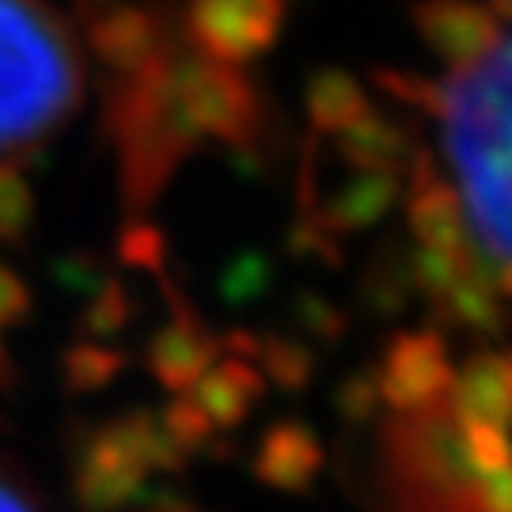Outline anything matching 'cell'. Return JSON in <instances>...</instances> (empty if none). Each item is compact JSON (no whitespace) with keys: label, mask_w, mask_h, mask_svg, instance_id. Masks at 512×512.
<instances>
[{"label":"cell","mask_w":512,"mask_h":512,"mask_svg":"<svg viewBox=\"0 0 512 512\" xmlns=\"http://www.w3.org/2000/svg\"><path fill=\"white\" fill-rule=\"evenodd\" d=\"M0 512H38L35 501L19 490L12 478L0 475Z\"/></svg>","instance_id":"cell-5"},{"label":"cell","mask_w":512,"mask_h":512,"mask_svg":"<svg viewBox=\"0 0 512 512\" xmlns=\"http://www.w3.org/2000/svg\"><path fill=\"white\" fill-rule=\"evenodd\" d=\"M148 512H190V509H183V505H156V509H148Z\"/></svg>","instance_id":"cell-6"},{"label":"cell","mask_w":512,"mask_h":512,"mask_svg":"<svg viewBox=\"0 0 512 512\" xmlns=\"http://www.w3.org/2000/svg\"><path fill=\"white\" fill-rule=\"evenodd\" d=\"M444 152L467 232L512 281V27L448 88Z\"/></svg>","instance_id":"cell-1"},{"label":"cell","mask_w":512,"mask_h":512,"mask_svg":"<svg viewBox=\"0 0 512 512\" xmlns=\"http://www.w3.org/2000/svg\"><path fill=\"white\" fill-rule=\"evenodd\" d=\"M73 99V65L54 23L27 0H0V152L54 126Z\"/></svg>","instance_id":"cell-2"},{"label":"cell","mask_w":512,"mask_h":512,"mask_svg":"<svg viewBox=\"0 0 512 512\" xmlns=\"http://www.w3.org/2000/svg\"><path fill=\"white\" fill-rule=\"evenodd\" d=\"M315 444H311L300 429H281L270 437L258 459V475L266 478L277 490H308L311 475H315Z\"/></svg>","instance_id":"cell-4"},{"label":"cell","mask_w":512,"mask_h":512,"mask_svg":"<svg viewBox=\"0 0 512 512\" xmlns=\"http://www.w3.org/2000/svg\"><path fill=\"white\" fill-rule=\"evenodd\" d=\"M141 482V463L133 456L129 440H103L95 448L92 463L80 475V509L84 512H110L118 509L133 486Z\"/></svg>","instance_id":"cell-3"}]
</instances>
